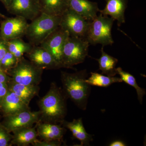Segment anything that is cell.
Here are the masks:
<instances>
[{
    "label": "cell",
    "instance_id": "603a6c76",
    "mask_svg": "<svg viewBox=\"0 0 146 146\" xmlns=\"http://www.w3.org/2000/svg\"><path fill=\"white\" fill-rule=\"evenodd\" d=\"M91 74L89 78L85 80L86 83L90 86L106 87L112 84L123 82L121 79L115 76H109L96 72H91Z\"/></svg>",
    "mask_w": 146,
    "mask_h": 146
},
{
    "label": "cell",
    "instance_id": "52a82bcc",
    "mask_svg": "<svg viewBox=\"0 0 146 146\" xmlns=\"http://www.w3.org/2000/svg\"><path fill=\"white\" fill-rule=\"evenodd\" d=\"M90 22L68 9L61 16L59 26L70 36L86 39Z\"/></svg>",
    "mask_w": 146,
    "mask_h": 146
},
{
    "label": "cell",
    "instance_id": "d6a6232c",
    "mask_svg": "<svg viewBox=\"0 0 146 146\" xmlns=\"http://www.w3.org/2000/svg\"><path fill=\"white\" fill-rule=\"evenodd\" d=\"M0 16H3V15H2L1 14V13H0Z\"/></svg>",
    "mask_w": 146,
    "mask_h": 146
},
{
    "label": "cell",
    "instance_id": "4316f807",
    "mask_svg": "<svg viewBox=\"0 0 146 146\" xmlns=\"http://www.w3.org/2000/svg\"><path fill=\"white\" fill-rule=\"evenodd\" d=\"M63 142L60 141H40L37 139L32 145L33 146H59L61 145Z\"/></svg>",
    "mask_w": 146,
    "mask_h": 146
},
{
    "label": "cell",
    "instance_id": "5bb4252c",
    "mask_svg": "<svg viewBox=\"0 0 146 146\" xmlns=\"http://www.w3.org/2000/svg\"><path fill=\"white\" fill-rule=\"evenodd\" d=\"M35 126L37 135L42 140L63 141L66 129L60 125L39 121Z\"/></svg>",
    "mask_w": 146,
    "mask_h": 146
},
{
    "label": "cell",
    "instance_id": "7402d4cb",
    "mask_svg": "<svg viewBox=\"0 0 146 146\" xmlns=\"http://www.w3.org/2000/svg\"><path fill=\"white\" fill-rule=\"evenodd\" d=\"M8 51L18 59L23 57L24 54L29 52L33 46L23 40L22 38H16L6 41Z\"/></svg>",
    "mask_w": 146,
    "mask_h": 146
},
{
    "label": "cell",
    "instance_id": "5b68a950",
    "mask_svg": "<svg viewBox=\"0 0 146 146\" xmlns=\"http://www.w3.org/2000/svg\"><path fill=\"white\" fill-rule=\"evenodd\" d=\"M115 20L111 17L100 15L91 21L86 36L89 44H100L103 47L114 43L111 31Z\"/></svg>",
    "mask_w": 146,
    "mask_h": 146
},
{
    "label": "cell",
    "instance_id": "ba28073f",
    "mask_svg": "<svg viewBox=\"0 0 146 146\" xmlns=\"http://www.w3.org/2000/svg\"><path fill=\"white\" fill-rule=\"evenodd\" d=\"M40 111H31L30 110L21 111L13 115L4 117L1 123L10 133L22 128L31 127L39 121Z\"/></svg>",
    "mask_w": 146,
    "mask_h": 146
},
{
    "label": "cell",
    "instance_id": "30bf717a",
    "mask_svg": "<svg viewBox=\"0 0 146 146\" xmlns=\"http://www.w3.org/2000/svg\"><path fill=\"white\" fill-rule=\"evenodd\" d=\"M69 35L68 32L59 26L39 45L51 54L61 68H63L62 52L63 46Z\"/></svg>",
    "mask_w": 146,
    "mask_h": 146
},
{
    "label": "cell",
    "instance_id": "f546056e",
    "mask_svg": "<svg viewBox=\"0 0 146 146\" xmlns=\"http://www.w3.org/2000/svg\"><path fill=\"white\" fill-rule=\"evenodd\" d=\"M11 79L10 77L0 68V82L7 83Z\"/></svg>",
    "mask_w": 146,
    "mask_h": 146
},
{
    "label": "cell",
    "instance_id": "4dcf8cb0",
    "mask_svg": "<svg viewBox=\"0 0 146 146\" xmlns=\"http://www.w3.org/2000/svg\"><path fill=\"white\" fill-rule=\"evenodd\" d=\"M110 146H125L126 144L122 141L117 140L112 142L109 145Z\"/></svg>",
    "mask_w": 146,
    "mask_h": 146
},
{
    "label": "cell",
    "instance_id": "7a4b0ae2",
    "mask_svg": "<svg viewBox=\"0 0 146 146\" xmlns=\"http://www.w3.org/2000/svg\"><path fill=\"white\" fill-rule=\"evenodd\" d=\"M87 76L86 70L74 73L61 72L62 90L65 96L82 110L86 109L91 91V86L85 81Z\"/></svg>",
    "mask_w": 146,
    "mask_h": 146
},
{
    "label": "cell",
    "instance_id": "4fadbf2b",
    "mask_svg": "<svg viewBox=\"0 0 146 146\" xmlns=\"http://www.w3.org/2000/svg\"><path fill=\"white\" fill-rule=\"evenodd\" d=\"M68 9L89 21L96 17L100 10L97 3L89 0H68Z\"/></svg>",
    "mask_w": 146,
    "mask_h": 146
},
{
    "label": "cell",
    "instance_id": "83f0119b",
    "mask_svg": "<svg viewBox=\"0 0 146 146\" xmlns=\"http://www.w3.org/2000/svg\"><path fill=\"white\" fill-rule=\"evenodd\" d=\"M8 51L6 40L0 36V63L7 52Z\"/></svg>",
    "mask_w": 146,
    "mask_h": 146
},
{
    "label": "cell",
    "instance_id": "cb8c5ba5",
    "mask_svg": "<svg viewBox=\"0 0 146 146\" xmlns=\"http://www.w3.org/2000/svg\"><path fill=\"white\" fill-rule=\"evenodd\" d=\"M116 70L117 74H118L120 76V78L121 79L123 82H124L136 89L138 101L141 104H142L143 97L144 95H146L145 89L141 88L138 86L136 82V78L130 73L123 70V69L120 67L116 68Z\"/></svg>",
    "mask_w": 146,
    "mask_h": 146
},
{
    "label": "cell",
    "instance_id": "ac0fdd59",
    "mask_svg": "<svg viewBox=\"0 0 146 146\" xmlns=\"http://www.w3.org/2000/svg\"><path fill=\"white\" fill-rule=\"evenodd\" d=\"M7 84L9 90L15 93L28 105L31 100L38 96L40 90L38 85H23L13 81L11 79Z\"/></svg>",
    "mask_w": 146,
    "mask_h": 146
},
{
    "label": "cell",
    "instance_id": "3957f363",
    "mask_svg": "<svg viewBox=\"0 0 146 146\" xmlns=\"http://www.w3.org/2000/svg\"><path fill=\"white\" fill-rule=\"evenodd\" d=\"M61 16L41 13L29 24L25 36L33 46H39L59 26Z\"/></svg>",
    "mask_w": 146,
    "mask_h": 146
},
{
    "label": "cell",
    "instance_id": "d6986e66",
    "mask_svg": "<svg viewBox=\"0 0 146 146\" xmlns=\"http://www.w3.org/2000/svg\"><path fill=\"white\" fill-rule=\"evenodd\" d=\"M13 138L10 145L18 146H28L37 140L38 137L36 126L19 129L12 131Z\"/></svg>",
    "mask_w": 146,
    "mask_h": 146
},
{
    "label": "cell",
    "instance_id": "44dd1931",
    "mask_svg": "<svg viewBox=\"0 0 146 146\" xmlns=\"http://www.w3.org/2000/svg\"><path fill=\"white\" fill-rule=\"evenodd\" d=\"M103 47H102L101 50L100 57L98 59H96L98 62L100 70L102 71V74L115 76L117 74L116 66L118 59L105 52Z\"/></svg>",
    "mask_w": 146,
    "mask_h": 146
},
{
    "label": "cell",
    "instance_id": "f1b7e54d",
    "mask_svg": "<svg viewBox=\"0 0 146 146\" xmlns=\"http://www.w3.org/2000/svg\"><path fill=\"white\" fill-rule=\"evenodd\" d=\"M9 90L7 83L0 82V105Z\"/></svg>",
    "mask_w": 146,
    "mask_h": 146
},
{
    "label": "cell",
    "instance_id": "8fae6325",
    "mask_svg": "<svg viewBox=\"0 0 146 146\" xmlns=\"http://www.w3.org/2000/svg\"><path fill=\"white\" fill-rule=\"evenodd\" d=\"M11 14L33 21L41 13L39 0H11L7 9Z\"/></svg>",
    "mask_w": 146,
    "mask_h": 146
},
{
    "label": "cell",
    "instance_id": "6da1fadb",
    "mask_svg": "<svg viewBox=\"0 0 146 146\" xmlns=\"http://www.w3.org/2000/svg\"><path fill=\"white\" fill-rule=\"evenodd\" d=\"M67 99L60 87L54 82L51 84L47 94L38 102L39 121L61 124L67 115Z\"/></svg>",
    "mask_w": 146,
    "mask_h": 146
},
{
    "label": "cell",
    "instance_id": "7c38bea8",
    "mask_svg": "<svg viewBox=\"0 0 146 146\" xmlns=\"http://www.w3.org/2000/svg\"><path fill=\"white\" fill-rule=\"evenodd\" d=\"M26 56L32 63L44 70H57L61 68L52 55L40 46H33Z\"/></svg>",
    "mask_w": 146,
    "mask_h": 146
},
{
    "label": "cell",
    "instance_id": "ffe728a7",
    "mask_svg": "<svg viewBox=\"0 0 146 146\" xmlns=\"http://www.w3.org/2000/svg\"><path fill=\"white\" fill-rule=\"evenodd\" d=\"M41 13L61 16L68 8V0H39Z\"/></svg>",
    "mask_w": 146,
    "mask_h": 146
},
{
    "label": "cell",
    "instance_id": "9a60e30c",
    "mask_svg": "<svg viewBox=\"0 0 146 146\" xmlns=\"http://www.w3.org/2000/svg\"><path fill=\"white\" fill-rule=\"evenodd\" d=\"M106 5L100 13L104 16H110L117 21L118 27L125 23V12L127 7V0H105Z\"/></svg>",
    "mask_w": 146,
    "mask_h": 146
},
{
    "label": "cell",
    "instance_id": "1f68e13d",
    "mask_svg": "<svg viewBox=\"0 0 146 146\" xmlns=\"http://www.w3.org/2000/svg\"><path fill=\"white\" fill-rule=\"evenodd\" d=\"M0 1L1 2L6 9H7L10 4L11 0H0Z\"/></svg>",
    "mask_w": 146,
    "mask_h": 146
},
{
    "label": "cell",
    "instance_id": "484cf974",
    "mask_svg": "<svg viewBox=\"0 0 146 146\" xmlns=\"http://www.w3.org/2000/svg\"><path fill=\"white\" fill-rule=\"evenodd\" d=\"M13 135L0 123V146L10 145Z\"/></svg>",
    "mask_w": 146,
    "mask_h": 146
},
{
    "label": "cell",
    "instance_id": "e0dca14e",
    "mask_svg": "<svg viewBox=\"0 0 146 146\" xmlns=\"http://www.w3.org/2000/svg\"><path fill=\"white\" fill-rule=\"evenodd\" d=\"M61 125L68 129L75 138L80 142V146L90 145V143L93 141V136L87 133L84 126L82 118L74 119L72 122L64 120Z\"/></svg>",
    "mask_w": 146,
    "mask_h": 146
},
{
    "label": "cell",
    "instance_id": "d4e9b609",
    "mask_svg": "<svg viewBox=\"0 0 146 146\" xmlns=\"http://www.w3.org/2000/svg\"><path fill=\"white\" fill-rule=\"evenodd\" d=\"M19 60L12 54L7 51L1 60L0 68L7 74L8 71L16 66Z\"/></svg>",
    "mask_w": 146,
    "mask_h": 146
},
{
    "label": "cell",
    "instance_id": "8992f818",
    "mask_svg": "<svg viewBox=\"0 0 146 146\" xmlns=\"http://www.w3.org/2000/svg\"><path fill=\"white\" fill-rule=\"evenodd\" d=\"M44 70L23 57L7 74L13 81L25 85H39Z\"/></svg>",
    "mask_w": 146,
    "mask_h": 146
},
{
    "label": "cell",
    "instance_id": "277c9868",
    "mask_svg": "<svg viewBox=\"0 0 146 146\" xmlns=\"http://www.w3.org/2000/svg\"><path fill=\"white\" fill-rule=\"evenodd\" d=\"M89 45L85 38L69 35L63 46V68L73 69V66L83 63L88 56Z\"/></svg>",
    "mask_w": 146,
    "mask_h": 146
},
{
    "label": "cell",
    "instance_id": "9c48e42d",
    "mask_svg": "<svg viewBox=\"0 0 146 146\" xmlns=\"http://www.w3.org/2000/svg\"><path fill=\"white\" fill-rule=\"evenodd\" d=\"M29 23L23 17L7 18L1 23L0 36L7 41L25 36Z\"/></svg>",
    "mask_w": 146,
    "mask_h": 146
},
{
    "label": "cell",
    "instance_id": "2e32d148",
    "mask_svg": "<svg viewBox=\"0 0 146 146\" xmlns=\"http://www.w3.org/2000/svg\"><path fill=\"white\" fill-rule=\"evenodd\" d=\"M0 109L5 117L31 109L15 93L9 90L0 105Z\"/></svg>",
    "mask_w": 146,
    "mask_h": 146
}]
</instances>
